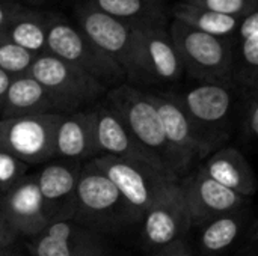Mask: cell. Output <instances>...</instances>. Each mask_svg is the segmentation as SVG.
<instances>
[{
    "mask_svg": "<svg viewBox=\"0 0 258 256\" xmlns=\"http://www.w3.org/2000/svg\"><path fill=\"white\" fill-rule=\"evenodd\" d=\"M181 106L200 137L213 152L234 136V121L242 89L224 81H189L168 91Z\"/></svg>",
    "mask_w": 258,
    "mask_h": 256,
    "instance_id": "cell-1",
    "label": "cell"
},
{
    "mask_svg": "<svg viewBox=\"0 0 258 256\" xmlns=\"http://www.w3.org/2000/svg\"><path fill=\"white\" fill-rule=\"evenodd\" d=\"M125 80L142 89L169 91L184 80L180 56L168 24L132 26V39L124 68Z\"/></svg>",
    "mask_w": 258,
    "mask_h": 256,
    "instance_id": "cell-2",
    "label": "cell"
},
{
    "mask_svg": "<svg viewBox=\"0 0 258 256\" xmlns=\"http://www.w3.org/2000/svg\"><path fill=\"white\" fill-rule=\"evenodd\" d=\"M104 100L118 113L132 136L157 166L166 175L180 181L184 177L183 170L165 139L162 122L150 92L125 81L109 89Z\"/></svg>",
    "mask_w": 258,
    "mask_h": 256,
    "instance_id": "cell-3",
    "label": "cell"
},
{
    "mask_svg": "<svg viewBox=\"0 0 258 256\" xmlns=\"http://www.w3.org/2000/svg\"><path fill=\"white\" fill-rule=\"evenodd\" d=\"M73 220L100 235L124 232L139 223L116 187L91 160L82 166Z\"/></svg>",
    "mask_w": 258,
    "mask_h": 256,
    "instance_id": "cell-4",
    "label": "cell"
},
{
    "mask_svg": "<svg viewBox=\"0 0 258 256\" xmlns=\"http://www.w3.org/2000/svg\"><path fill=\"white\" fill-rule=\"evenodd\" d=\"M168 32L189 80L233 83V39L212 36L177 20L168 23Z\"/></svg>",
    "mask_w": 258,
    "mask_h": 256,
    "instance_id": "cell-5",
    "label": "cell"
},
{
    "mask_svg": "<svg viewBox=\"0 0 258 256\" xmlns=\"http://www.w3.org/2000/svg\"><path fill=\"white\" fill-rule=\"evenodd\" d=\"M47 53L86 72L107 91L127 81L124 69L60 14H56L48 29Z\"/></svg>",
    "mask_w": 258,
    "mask_h": 256,
    "instance_id": "cell-6",
    "label": "cell"
},
{
    "mask_svg": "<svg viewBox=\"0 0 258 256\" xmlns=\"http://www.w3.org/2000/svg\"><path fill=\"white\" fill-rule=\"evenodd\" d=\"M27 74L48 92L62 115L88 109L107 92L95 78L50 53L38 54Z\"/></svg>",
    "mask_w": 258,
    "mask_h": 256,
    "instance_id": "cell-7",
    "label": "cell"
},
{
    "mask_svg": "<svg viewBox=\"0 0 258 256\" xmlns=\"http://www.w3.org/2000/svg\"><path fill=\"white\" fill-rule=\"evenodd\" d=\"M91 161L116 187L138 222L159 198L178 183L165 172L141 161L110 155H100Z\"/></svg>",
    "mask_w": 258,
    "mask_h": 256,
    "instance_id": "cell-8",
    "label": "cell"
},
{
    "mask_svg": "<svg viewBox=\"0 0 258 256\" xmlns=\"http://www.w3.org/2000/svg\"><path fill=\"white\" fill-rule=\"evenodd\" d=\"M59 113L0 119V149L29 166L54 158V130Z\"/></svg>",
    "mask_w": 258,
    "mask_h": 256,
    "instance_id": "cell-9",
    "label": "cell"
},
{
    "mask_svg": "<svg viewBox=\"0 0 258 256\" xmlns=\"http://www.w3.org/2000/svg\"><path fill=\"white\" fill-rule=\"evenodd\" d=\"M150 97L157 109L165 139L175 154L183 175L194 170L212 151L197 133L181 106L168 91H151Z\"/></svg>",
    "mask_w": 258,
    "mask_h": 256,
    "instance_id": "cell-10",
    "label": "cell"
},
{
    "mask_svg": "<svg viewBox=\"0 0 258 256\" xmlns=\"http://www.w3.org/2000/svg\"><path fill=\"white\" fill-rule=\"evenodd\" d=\"M178 186L187 207L192 228H198L219 216L251 207V199L221 186L198 167L183 177Z\"/></svg>",
    "mask_w": 258,
    "mask_h": 256,
    "instance_id": "cell-11",
    "label": "cell"
},
{
    "mask_svg": "<svg viewBox=\"0 0 258 256\" xmlns=\"http://www.w3.org/2000/svg\"><path fill=\"white\" fill-rule=\"evenodd\" d=\"M138 225H141L142 246L150 253L186 238L192 225L178 183L144 213Z\"/></svg>",
    "mask_w": 258,
    "mask_h": 256,
    "instance_id": "cell-12",
    "label": "cell"
},
{
    "mask_svg": "<svg viewBox=\"0 0 258 256\" xmlns=\"http://www.w3.org/2000/svg\"><path fill=\"white\" fill-rule=\"evenodd\" d=\"M74 24L103 53L112 57L122 69L127 63L132 26L103 12L91 0L74 8Z\"/></svg>",
    "mask_w": 258,
    "mask_h": 256,
    "instance_id": "cell-13",
    "label": "cell"
},
{
    "mask_svg": "<svg viewBox=\"0 0 258 256\" xmlns=\"http://www.w3.org/2000/svg\"><path fill=\"white\" fill-rule=\"evenodd\" d=\"M0 213L17 237L33 238L51 222L35 174H29L0 199Z\"/></svg>",
    "mask_w": 258,
    "mask_h": 256,
    "instance_id": "cell-14",
    "label": "cell"
},
{
    "mask_svg": "<svg viewBox=\"0 0 258 256\" xmlns=\"http://www.w3.org/2000/svg\"><path fill=\"white\" fill-rule=\"evenodd\" d=\"M94 122V139L97 148V157L110 155L124 160L141 161L162 170L157 163L144 151V148L132 136L118 113L101 98L98 103L89 107ZM163 172V170H162Z\"/></svg>",
    "mask_w": 258,
    "mask_h": 256,
    "instance_id": "cell-15",
    "label": "cell"
},
{
    "mask_svg": "<svg viewBox=\"0 0 258 256\" xmlns=\"http://www.w3.org/2000/svg\"><path fill=\"white\" fill-rule=\"evenodd\" d=\"M83 163L53 158L35 174L38 189L45 207L56 219H73L76 205V192Z\"/></svg>",
    "mask_w": 258,
    "mask_h": 256,
    "instance_id": "cell-16",
    "label": "cell"
},
{
    "mask_svg": "<svg viewBox=\"0 0 258 256\" xmlns=\"http://www.w3.org/2000/svg\"><path fill=\"white\" fill-rule=\"evenodd\" d=\"M197 235V256H228L255 231L251 207L219 216L201 226Z\"/></svg>",
    "mask_w": 258,
    "mask_h": 256,
    "instance_id": "cell-17",
    "label": "cell"
},
{
    "mask_svg": "<svg viewBox=\"0 0 258 256\" xmlns=\"http://www.w3.org/2000/svg\"><path fill=\"white\" fill-rule=\"evenodd\" d=\"M103 246V235L73 219L51 220L30 246V256H80Z\"/></svg>",
    "mask_w": 258,
    "mask_h": 256,
    "instance_id": "cell-18",
    "label": "cell"
},
{
    "mask_svg": "<svg viewBox=\"0 0 258 256\" xmlns=\"http://www.w3.org/2000/svg\"><path fill=\"white\" fill-rule=\"evenodd\" d=\"M197 167L209 178L246 199L257 193L254 169L243 152L234 145H225L213 151Z\"/></svg>",
    "mask_w": 258,
    "mask_h": 256,
    "instance_id": "cell-19",
    "label": "cell"
},
{
    "mask_svg": "<svg viewBox=\"0 0 258 256\" xmlns=\"http://www.w3.org/2000/svg\"><path fill=\"white\" fill-rule=\"evenodd\" d=\"M97 155L91 109L60 115L54 130V158L85 163Z\"/></svg>",
    "mask_w": 258,
    "mask_h": 256,
    "instance_id": "cell-20",
    "label": "cell"
},
{
    "mask_svg": "<svg viewBox=\"0 0 258 256\" xmlns=\"http://www.w3.org/2000/svg\"><path fill=\"white\" fill-rule=\"evenodd\" d=\"M231 81L240 89H258V11L245 15L233 38Z\"/></svg>",
    "mask_w": 258,
    "mask_h": 256,
    "instance_id": "cell-21",
    "label": "cell"
},
{
    "mask_svg": "<svg viewBox=\"0 0 258 256\" xmlns=\"http://www.w3.org/2000/svg\"><path fill=\"white\" fill-rule=\"evenodd\" d=\"M48 113H59V110L48 92L32 75L26 72L11 78L0 110V119Z\"/></svg>",
    "mask_w": 258,
    "mask_h": 256,
    "instance_id": "cell-22",
    "label": "cell"
},
{
    "mask_svg": "<svg viewBox=\"0 0 258 256\" xmlns=\"http://www.w3.org/2000/svg\"><path fill=\"white\" fill-rule=\"evenodd\" d=\"M56 14L57 12L24 6L18 14L12 17V20L0 33L35 56L44 54L47 53L48 29Z\"/></svg>",
    "mask_w": 258,
    "mask_h": 256,
    "instance_id": "cell-23",
    "label": "cell"
},
{
    "mask_svg": "<svg viewBox=\"0 0 258 256\" xmlns=\"http://www.w3.org/2000/svg\"><path fill=\"white\" fill-rule=\"evenodd\" d=\"M103 12L128 26L168 24L169 5L166 0H91Z\"/></svg>",
    "mask_w": 258,
    "mask_h": 256,
    "instance_id": "cell-24",
    "label": "cell"
},
{
    "mask_svg": "<svg viewBox=\"0 0 258 256\" xmlns=\"http://www.w3.org/2000/svg\"><path fill=\"white\" fill-rule=\"evenodd\" d=\"M169 17L171 20L181 21L195 30L218 38H227V39L234 38L239 23L242 20L230 15L218 14L200 6H194L184 2H177L175 5L169 6Z\"/></svg>",
    "mask_w": 258,
    "mask_h": 256,
    "instance_id": "cell-25",
    "label": "cell"
},
{
    "mask_svg": "<svg viewBox=\"0 0 258 256\" xmlns=\"http://www.w3.org/2000/svg\"><path fill=\"white\" fill-rule=\"evenodd\" d=\"M234 134L243 146H251L258 139V89H242L236 121Z\"/></svg>",
    "mask_w": 258,
    "mask_h": 256,
    "instance_id": "cell-26",
    "label": "cell"
},
{
    "mask_svg": "<svg viewBox=\"0 0 258 256\" xmlns=\"http://www.w3.org/2000/svg\"><path fill=\"white\" fill-rule=\"evenodd\" d=\"M36 56L0 33V69L11 77L26 74Z\"/></svg>",
    "mask_w": 258,
    "mask_h": 256,
    "instance_id": "cell-27",
    "label": "cell"
},
{
    "mask_svg": "<svg viewBox=\"0 0 258 256\" xmlns=\"http://www.w3.org/2000/svg\"><path fill=\"white\" fill-rule=\"evenodd\" d=\"M30 166L0 149V199L29 175Z\"/></svg>",
    "mask_w": 258,
    "mask_h": 256,
    "instance_id": "cell-28",
    "label": "cell"
},
{
    "mask_svg": "<svg viewBox=\"0 0 258 256\" xmlns=\"http://www.w3.org/2000/svg\"><path fill=\"white\" fill-rule=\"evenodd\" d=\"M218 14L243 18L258 8V0H180Z\"/></svg>",
    "mask_w": 258,
    "mask_h": 256,
    "instance_id": "cell-29",
    "label": "cell"
},
{
    "mask_svg": "<svg viewBox=\"0 0 258 256\" xmlns=\"http://www.w3.org/2000/svg\"><path fill=\"white\" fill-rule=\"evenodd\" d=\"M153 256H197V252L186 238H181L156 250Z\"/></svg>",
    "mask_w": 258,
    "mask_h": 256,
    "instance_id": "cell-30",
    "label": "cell"
},
{
    "mask_svg": "<svg viewBox=\"0 0 258 256\" xmlns=\"http://www.w3.org/2000/svg\"><path fill=\"white\" fill-rule=\"evenodd\" d=\"M24 6L21 2H12V0H0V32L8 26V23L12 20L15 14H18Z\"/></svg>",
    "mask_w": 258,
    "mask_h": 256,
    "instance_id": "cell-31",
    "label": "cell"
},
{
    "mask_svg": "<svg viewBox=\"0 0 258 256\" xmlns=\"http://www.w3.org/2000/svg\"><path fill=\"white\" fill-rule=\"evenodd\" d=\"M17 234L12 231V228L0 213V249H9L17 241Z\"/></svg>",
    "mask_w": 258,
    "mask_h": 256,
    "instance_id": "cell-32",
    "label": "cell"
},
{
    "mask_svg": "<svg viewBox=\"0 0 258 256\" xmlns=\"http://www.w3.org/2000/svg\"><path fill=\"white\" fill-rule=\"evenodd\" d=\"M11 75L6 74L5 71L0 69V110H2V106H3V101H5V95H6V91H8V86L11 83Z\"/></svg>",
    "mask_w": 258,
    "mask_h": 256,
    "instance_id": "cell-33",
    "label": "cell"
},
{
    "mask_svg": "<svg viewBox=\"0 0 258 256\" xmlns=\"http://www.w3.org/2000/svg\"><path fill=\"white\" fill-rule=\"evenodd\" d=\"M80 256H115L113 253H110L104 246H100V247H95V249H92V250H88V252H85L83 255Z\"/></svg>",
    "mask_w": 258,
    "mask_h": 256,
    "instance_id": "cell-34",
    "label": "cell"
},
{
    "mask_svg": "<svg viewBox=\"0 0 258 256\" xmlns=\"http://www.w3.org/2000/svg\"><path fill=\"white\" fill-rule=\"evenodd\" d=\"M0 256H17L14 252H11L9 249H0Z\"/></svg>",
    "mask_w": 258,
    "mask_h": 256,
    "instance_id": "cell-35",
    "label": "cell"
},
{
    "mask_svg": "<svg viewBox=\"0 0 258 256\" xmlns=\"http://www.w3.org/2000/svg\"><path fill=\"white\" fill-rule=\"evenodd\" d=\"M239 256H257V253H255V250H248V252H243V253H240Z\"/></svg>",
    "mask_w": 258,
    "mask_h": 256,
    "instance_id": "cell-36",
    "label": "cell"
},
{
    "mask_svg": "<svg viewBox=\"0 0 258 256\" xmlns=\"http://www.w3.org/2000/svg\"><path fill=\"white\" fill-rule=\"evenodd\" d=\"M12 2H18V0H12Z\"/></svg>",
    "mask_w": 258,
    "mask_h": 256,
    "instance_id": "cell-37",
    "label": "cell"
}]
</instances>
